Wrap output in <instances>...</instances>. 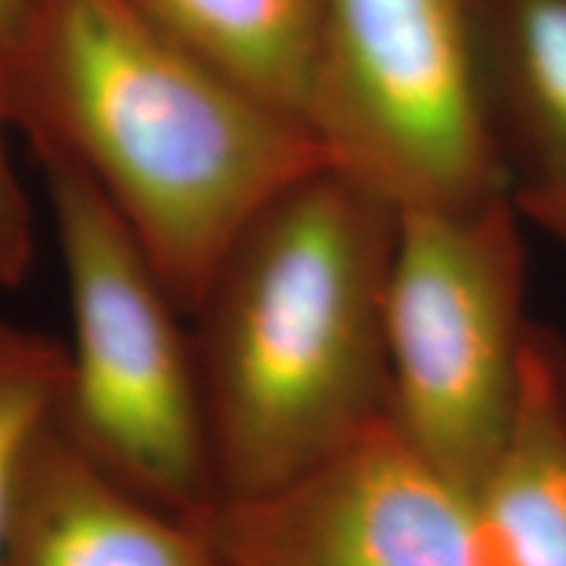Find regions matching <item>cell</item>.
Masks as SVG:
<instances>
[{
	"label": "cell",
	"instance_id": "6da1fadb",
	"mask_svg": "<svg viewBox=\"0 0 566 566\" xmlns=\"http://www.w3.org/2000/svg\"><path fill=\"white\" fill-rule=\"evenodd\" d=\"M399 216L325 160L223 252L187 317L216 504L271 491L388 420Z\"/></svg>",
	"mask_w": 566,
	"mask_h": 566
},
{
	"label": "cell",
	"instance_id": "7a4b0ae2",
	"mask_svg": "<svg viewBox=\"0 0 566 566\" xmlns=\"http://www.w3.org/2000/svg\"><path fill=\"white\" fill-rule=\"evenodd\" d=\"M0 103L27 145L53 147L90 176L187 317L254 212L328 160L307 126L129 0H48Z\"/></svg>",
	"mask_w": 566,
	"mask_h": 566
},
{
	"label": "cell",
	"instance_id": "3957f363",
	"mask_svg": "<svg viewBox=\"0 0 566 566\" xmlns=\"http://www.w3.org/2000/svg\"><path fill=\"white\" fill-rule=\"evenodd\" d=\"M30 150L71 321L55 422L134 493L205 522L216 485L187 313L90 176L53 147Z\"/></svg>",
	"mask_w": 566,
	"mask_h": 566
},
{
	"label": "cell",
	"instance_id": "277c9868",
	"mask_svg": "<svg viewBox=\"0 0 566 566\" xmlns=\"http://www.w3.org/2000/svg\"><path fill=\"white\" fill-rule=\"evenodd\" d=\"M307 126L399 212L514 195L488 103L483 0H323Z\"/></svg>",
	"mask_w": 566,
	"mask_h": 566
},
{
	"label": "cell",
	"instance_id": "5b68a950",
	"mask_svg": "<svg viewBox=\"0 0 566 566\" xmlns=\"http://www.w3.org/2000/svg\"><path fill=\"white\" fill-rule=\"evenodd\" d=\"M514 195L399 216L386 296L388 422L478 493L520 407L530 336Z\"/></svg>",
	"mask_w": 566,
	"mask_h": 566
},
{
	"label": "cell",
	"instance_id": "8992f818",
	"mask_svg": "<svg viewBox=\"0 0 566 566\" xmlns=\"http://www.w3.org/2000/svg\"><path fill=\"white\" fill-rule=\"evenodd\" d=\"M205 522L221 566H488L475 493L388 420Z\"/></svg>",
	"mask_w": 566,
	"mask_h": 566
},
{
	"label": "cell",
	"instance_id": "52a82bcc",
	"mask_svg": "<svg viewBox=\"0 0 566 566\" xmlns=\"http://www.w3.org/2000/svg\"><path fill=\"white\" fill-rule=\"evenodd\" d=\"M0 566H221L208 522L166 512L97 467L51 420L27 449Z\"/></svg>",
	"mask_w": 566,
	"mask_h": 566
},
{
	"label": "cell",
	"instance_id": "ba28073f",
	"mask_svg": "<svg viewBox=\"0 0 566 566\" xmlns=\"http://www.w3.org/2000/svg\"><path fill=\"white\" fill-rule=\"evenodd\" d=\"M488 103L522 216L566 208V0H483Z\"/></svg>",
	"mask_w": 566,
	"mask_h": 566
},
{
	"label": "cell",
	"instance_id": "9c48e42d",
	"mask_svg": "<svg viewBox=\"0 0 566 566\" xmlns=\"http://www.w3.org/2000/svg\"><path fill=\"white\" fill-rule=\"evenodd\" d=\"M475 501L488 566H566V342L537 323L512 430Z\"/></svg>",
	"mask_w": 566,
	"mask_h": 566
},
{
	"label": "cell",
	"instance_id": "30bf717a",
	"mask_svg": "<svg viewBox=\"0 0 566 566\" xmlns=\"http://www.w3.org/2000/svg\"><path fill=\"white\" fill-rule=\"evenodd\" d=\"M129 3L208 66L307 126L323 0Z\"/></svg>",
	"mask_w": 566,
	"mask_h": 566
},
{
	"label": "cell",
	"instance_id": "8fae6325",
	"mask_svg": "<svg viewBox=\"0 0 566 566\" xmlns=\"http://www.w3.org/2000/svg\"><path fill=\"white\" fill-rule=\"evenodd\" d=\"M63 378L66 344L0 313V543L19 467L53 417Z\"/></svg>",
	"mask_w": 566,
	"mask_h": 566
},
{
	"label": "cell",
	"instance_id": "7c38bea8",
	"mask_svg": "<svg viewBox=\"0 0 566 566\" xmlns=\"http://www.w3.org/2000/svg\"><path fill=\"white\" fill-rule=\"evenodd\" d=\"M11 122L0 103V292H11L30 273L34 258L32 205L11 158Z\"/></svg>",
	"mask_w": 566,
	"mask_h": 566
},
{
	"label": "cell",
	"instance_id": "4fadbf2b",
	"mask_svg": "<svg viewBox=\"0 0 566 566\" xmlns=\"http://www.w3.org/2000/svg\"><path fill=\"white\" fill-rule=\"evenodd\" d=\"M48 0H0V84L30 45Z\"/></svg>",
	"mask_w": 566,
	"mask_h": 566
},
{
	"label": "cell",
	"instance_id": "5bb4252c",
	"mask_svg": "<svg viewBox=\"0 0 566 566\" xmlns=\"http://www.w3.org/2000/svg\"><path fill=\"white\" fill-rule=\"evenodd\" d=\"M530 223H535L537 229L548 233L554 242L566 252V208H554L546 212H537V216L530 218Z\"/></svg>",
	"mask_w": 566,
	"mask_h": 566
}]
</instances>
